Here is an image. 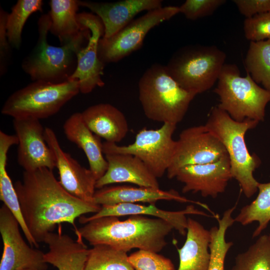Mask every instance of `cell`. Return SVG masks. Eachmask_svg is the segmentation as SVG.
Wrapping results in <instances>:
<instances>
[{"mask_svg":"<svg viewBox=\"0 0 270 270\" xmlns=\"http://www.w3.org/2000/svg\"><path fill=\"white\" fill-rule=\"evenodd\" d=\"M80 92L76 80L58 84L34 81L12 94L1 112L14 118H46L56 114Z\"/></svg>","mask_w":270,"mask_h":270,"instance_id":"obj_7","label":"cell"},{"mask_svg":"<svg viewBox=\"0 0 270 270\" xmlns=\"http://www.w3.org/2000/svg\"><path fill=\"white\" fill-rule=\"evenodd\" d=\"M101 20L104 30L103 38H110L134 20L138 13L162 7L160 0H124L112 2L78 0Z\"/></svg>","mask_w":270,"mask_h":270,"instance_id":"obj_17","label":"cell"},{"mask_svg":"<svg viewBox=\"0 0 270 270\" xmlns=\"http://www.w3.org/2000/svg\"><path fill=\"white\" fill-rule=\"evenodd\" d=\"M105 156L108 168L104 176L96 180V188L127 182L139 186L160 188L158 178L138 158L124 154H106Z\"/></svg>","mask_w":270,"mask_h":270,"instance_id":"obj_18","label":"cell"},{"mask_svg":"<svg viewBox=\"0 0 270 270\" xmlns=\"http://www.w3.org/2000/svg\"><path fill=\"white\" fill-rule=\"evenodd\" d=\"M173 229L163 220L132 215L124 220L114 216L96 218L75 233L92 246L106 245L126 253L134 248L158 252Z\"/></svg>","mask_w":270,"mask_h":270,"instance_id":"obj_2","label":"cell"},{"mask_svg":"<svg viewBox=\"0 0 270 270\" xmlns=\"http://www.w3.org/2000/svg\"><path fill=\"white\" fill-rule=\"evenodd\" d=\"M13 126L18 139L17 158L26 172L42 168L53 170L56 167L54 155L44 138V129L40 120L14 118Z\"/></svg>","mask_w":270,"mask_h":270,"instance_id":"obj_14","label":"cell"},{"mask_svg":"<svg viewBox=\"0 0 270 270\" xmlns=\"http://www.w3.org/2000/svg\"><path fill=\"white\" fill-rule=\"evenodd\" d=\"M42 0H18L8 14L6 32L10 46L18 48L22 43L23 28L29 16L33 13L42 10Z\"/></svg>","mask_w":270,"mask_h":270,"instance_id":"obj_31","label":"cell"},{"mask_svg":"<svg viewBox=\"0 0 270 270\" xmlns=\"http://www.w3.org/2000/svg\"><path fill=\"white\" fill-rule=\"evenodd\" d=\"M228 156L223 144L205 125L187 128L176 140L167 176L170 179L175 178L178 171L184 166L212 163Z\"/></svg>","mask_w":270,"mask_h":270,"instance_id":"obj_11","label":"cell"},{"mask_svg":"<svg viewBox=\"0 0 270 270\" xmlns=\"http://www.w3.org/2000/svg\"><path fill=\"white\" fill-rule=\"evenodd\" d=\"M186 236L183 246L178 248L180 262L177 270H208L210 260V230L188 218Z\"/></svg>","mask_w":270,"mask_h":270,"instance_id":"obj_24","label":"cell"},{"mask_svg":"<svg viewBox=\"0 0 270 270\" xmlns=\"http://www.w3.org/2000/svg\"><path fill=\"white\" fill-rule=\"evenodd\" d=\"M226 2L225 0H186L179 6L180 13L190 20L212 14Z\"/></svg>","mask_w":270,"mask_h":270,"instance_id":"obj_35","label":"cell"},{"mask_svg":"<svg viewBox=\"0 0 270 270\" xmlns=\"http://www.w3.org/2000/svg\"><path fill=\"white\" fill-rule=\"evenodd\" d=\"M258 122L246 119L242 122L234 120L218 106L213 107L206 126L222 142L229 157L232 178L238 182L246 198L252 196L258 190L259 182L254 172L260 164L259 158L251 154L245 141L247 131L256 126Z\"/></svg>","mask_w":270,"mask_h":270,"instance_id":"obj_4","label":"cell"},{"mask_svg":"<svg viewBox=\"0 0 270 270\" xmlns=\"http://www.w3.org/2000/svg\"><path fill=\"white\" fill-rule=\"evenodd\" d=\"M50 6V32L58 37L61 45L70 42L86 28L78 20V0H51Z\"/></svg>","mask_w":270,"mask_h":270,"instance_id":"obj_26","label":"cell"},{"mask_svg":"<svg viewBox=\"0 0 270 270\" xmlns=\"http://www.w3.org/2000/svg\"><path fill=\"white\" fill-rule=\"evenodd\" d=\"M8 13L2 7L0 10V74L6 72L10 54V44L6 32V20Z\"/></svg>","mask_w":270,"mask_h":270,"instance_id":"obj_36","label":"cell"},{"mask_svg":"<svg viewBox=\"0 0 270 270\" xmlns=\"http://www.w3.org/2000/svg\"><path fill=\"white\" fill-rule=\"evenodd\" d=\"M175 178L184 184L183 193L200 192L203 197L216 198L225 191L232 178L229 157L212 163L184 166Z\"/></svg>","mask_w":270,"mask_h":270,"instance_id":"obj_16","label":"cell"},{"mask_svg":"<svg viewBox=\"0 0 270 270\" xmlns=\"http://www.w3.org/2000/svg\"><path fill=\"white\" fill-rule=\"evenodd\" d=\"M269 238L270 239V234L268 235Z\"/></svg>","mask_w":270,"mask_h":270,"instance_id":"obj_39","label":"cell"},{"mask_svg":"<svg viewBox=\"0 0 270 270\" xmlns=\"http://www.w3.org/2000/svg\"><path fill=\"white\" fill-rule=\"evenodd\" d=\"M188 214H196L208 216L202 211L196 208L192 205H189L184 210L178 211H168L158 208L155 204L148 206L138 203H124L114 205L102 206L100 210L90 216H82L79 218V222L85 224L88 222L100 218L114 216L141 215L150 216L163 220L170 224L182 236L186 234Z\"/></svg>","mask_w":270,"mask_h":270,"instance_id":"obj_19","label":"cell"},{"mask_svg":"<svg viewBox=\"0 0 270 270\" xmlns=\"http://www.w3.org/2000/svg\"><path fill=\"white\" fill-rule=\"evenodd\" d=\"M38 25L37 42L23 60L22 70L33 81L58 84L70 80L76 67L77 54L86 46L90 35V30L86 28L70 42L56 46L50 44L48 42L50 26L48 14H44L39 18Z\"/></svg>","mask_w":270,"mask_h":270,"instance_id":"obj_3","label":"cell"},{"mask_svg":"<svg viewBox=\"0 0 270 270\" xmlns=\"http://www.w3.org/2000/svg\"><path fill=\"white\" fill-rule=\"evenodd\" d=\"M20 227L16 218L3 204L0 208V233L3 243L0 270H46L48 266L44 253L26 243Z\"/></svg>","mask_w":270,"mask_h":270,"instance_id":"obj_12","label":"cell"},{"mask_svg":"<svg viewBox=\"0 0 270 270\" xmlns=\"http://www.w3.org/2000/svg\"><path fill=\"white\" fill-rule=\"evenodd\" d=\"M230 270H270L268 236H261L246 251L238 254Z\"/></svg>","mask_w":270,"mask_h":270,"instance_id":"obj_32","label":"cell"},{"mask_svg":"<svg viewBox=\"0 0 270 270\" xmlns=\"http://www.w3.org/2000/svg\"><path fill=\"white\" fill-rule=\"evenodd\" d=\"M176 127V124L165 123L156 130L142 128L136 134L134 142L128 146L105 142L102 143L103 152L134 156L156 177L160 178L167 172L174 156L176 140L172 135Z\"/></svg>","mask_w":270,"mask_h":270,"instance_id":"obj_9","label":"cell"},{"mask_svg":"<svg viewBox=\"0 0 270 270\" xmlns=\"http://www.w3.org/2000/svg\"><path fill=\"white\" fill-rule=\"evenodd\" d=\"M58 232H51L44 242L48 250L44 254V261L58 270H84L89 249L83 238L77 236L76 240L62 233L61 226Z\"/></svg>","mask_w":270,"mask_h":270,"instance_id":"obj_21","label":"cell"},{"mask_svg":"<svg viewBox=\"0 0 270 270\" xmlns=\"http://www.w3.org/2000/svg\"><path fill=\"white\" fill-rule=\"evenodd\" d=\"M235 208L236 206H233L226 210L221 218L218 216L216 218L218 226L210 230V260L208 270H224L225 258L233 244L232 242L226 240V234L227 230L235 222L232 216Z\"/></svg>","mask_w":270,"mask_h":270,"instance_id":"obj_28","label":"cell"},{"mask_svg":"<svg viewBox=\"0 0 270 270\" xmlns=\"http://www.w3.org/2000/svg\"><path fill=\"white\" fill-rule=\"evenodd\" d=\"M217 82L214 92L220 98L218 106L234 120H264L270 90L260 86L248 72L241 76L236 65L224 64Z\"/></svg>","mask_w":270,"mask_h":270,"instance_id":"obj_6","label":"cell"},{"mask_svg":"<svg viewBox=\"0 0 270 270\" xmlns=\"http://www.w3.org/2000/svg\"><path fill=\"white\" fill-rule=\"evenodd\" d=\"M14 186L25 223L38 244L63 222L71 224L75 232L78 218L95 214L101 208L70 194L56 179L53 170L46 168L24 171L22 180L16 181Z\"/></svg>","mask_w":270,"mask_h":270,"instance_id":"obj_1","label":"cell"},{"mask_svg":"<svg viewBox=\"0 0 270 270\" xmlns=\"http://www.w3.org/2000/svg\"><path fill=\"white\" fill-rule=\"evenodd\" d=\"M240 12L246 17L270 12V0H234Z\"/></svg>","mask_w":270,"mask_h":270,"instance_id":"obj_37","label":"cell"},{"mask_svg":"<svg viewBox=\"0 0 270 270\" xmlns=\"http://www.w3.org/2000/svg\"><path fill=\"white\" fill-rule=\"evenodd\" d=\"M244 32L246 38L250 42L270 40V12L246 18Z\"/></svg>","mask_w":270,"mask_h":270,"instance_id":"obj_34","label":"cell"},{"mask_svg":"<svg viewBox=\"0 0 270 270\" xmlns=\"http://www.w3.org/2000/svg\"><path fill=\"white\" fill-rule=\"evenodd\" d=\"M226 58L225 52L215 46H188L176 52L166 66L182 88L197 95L218 81Z\"/></svg>","mask_w":270,"mask_h":270,"instance_id":"obj_8","label":"cell"},{"mask_svg":"<svg viewBox=\"0 0 270 270\" xmlns=\"http://www.w3.org/2000/svg\"><path fill=\"white\" fill-rule=\"evenodd\" d=\"M44 138L54 155L62 186L74 196L94 202L96 179L92 172L82 166L70 154L62 150L52 128H45Z\"/></svg>","mask_w":270,"mask_h":270,"instance_id":"obj_15","label":"cell"},{"mask_svg":"<svg viewBox=\"0 0 270 270\" xmlns=\"http://www.w3.org/2000/svg\"><path fill=\"white\" fill-rule=\"evenodd\" d=\"M94 202L100 206L124 203L148 202L155 204L161 200H174L180 202H192L203 208L205 204L182 196L174 190H163L160 188L130 186H104L95 192Z\"/></svg>","mask_w":270,"mask_h":270,"instance_id":"obj_20","label":"cell"},{"mask_svg":"<svg viewBox=\"0 0 270 270\" xmlns=\"http://www.w3.org/2000/svg\"><path fill=\"white\" fill-rule=\"evenodd\" d=\"M63 128L67 138L83 150L88 160L89 169L96 180L100 179L108 166V162L103 156L100 138L88 128L80 112L72 114L64 123Z\"/></svg>","mask_w":270,"mask_h":270,"instance_id":"obj_22","label":"cell"},{"mask_svg":"<svg viewBox=\"0 0 270 270\" xmlns=\"http://www.w3.org/2000/svg\"><path fill=\"white\" fill-rule=\"evenodd\" d=\"M258 188V193L256 199L243 206L234 218L235 222L242 226L258 222L252 238L258 236L270 222V182H259Z\"/></svg>","mask_w":270,"mask_h":270,"instance_id":"obj_27","label":"cell"},{"mask_svg":"<svg viewBox=\"0 0 270 270\" xmlns=\"http://www.w3.org/2000/svg\"><path fill=\"white\" fill-rule=\"evenodd\" d=\"M244 64L253 80L270 90V40L250 42Z\"/></svg>","mask_w":270,"mask_h":270,"instance_id":"obj_29","label":"cell"},{"mask_svg":"<svg viewBox=\"0 0 270 270\" xmlns=\"http://www.w3.org/2000/svg\"><path fill=\"white\" fill-rule=\"evenodd\" d=\"M128 260L135 270H175L170 259L153 252L139 250Z\"/></svg>","mask_w":270,"mask_h":270,"instance_id":"obj_33","label":"cell"},{"mask_svg":"<svg viewBox=\"0 0 270 270\" xmlns=\"http://www.w3.org/2000/svg\"><path fill=\"white\" fill-rule=\"evenodd\" d=\"M29 270V269H22V270Z\"/></svg>","mask_w":270,"mask_h":270,"instance_id":"obj_38","label":"cell"},{"mask_svg":"<svg viewBox=\"0 0 270 270\" xmlns=\"http://www.w3.org/2000/svg\"><path fill=\"white\" fill-rule=\"evenodd\" d=\"M18 144L16 135L0 131V200L17 220L29 244L38 248L39 244L33 238L25 223L14 184L6 168L8 150L12 146Z\"/></svg>","mask_w":270,"mask_h":270,"instance_id":"obj_25","label":"cell"},{"mask_svg":"<svg viewBox=\"0 0 270 270\" xmlns=\"http://www.w3.org/2000/svg\"><path fill=\"white\" fill-rule=\"evenodd\" d=\"M139 100L149 119L177 124L184 118L196 95L182 88L166 66L156 64L144 73L138 82Z\"/></svg>","mask_w":270,"mask_h":270,"instance_id":"obj_5","label":"cell"},{"mask_svg":"<svg viewBox=\"0 0 270 270\" xmlns=\"http://www.w3.org/2000/svg\"><path fill=\"white\" fill-rule=\"evenodd\" d=\"M180 13L179 6H166L148 11L133 20L112 36L101 38L98 55L104 64L116 62L140 48L148 32Z\"/></svg>","mask_w":270,"mask_h":270,"instance_id":"obj_10","label":"cell"},{"mask_svg":"<svg viewBox=\"0 0 270 270\" xmlns=\"http://www.w3.org/2000/svg\"><path fill=\"white\" fill-rule=\"evenodd\" d=\"M88 128L106 142L117 144L128 131V122L124 114L114 106L101 103L89 106L82 113Z\"/></svg>","mask_w":270,"mask_h":270,"instance_id":"obj_23","label":"cell"},{"mask_svg":"<svg viewBox=\"0 0 270 270\" xmlns=\"http://www.w3.org/2000/svg\"><path fill=\"white\" fill-rule=\"evenodd\" d=\"M84 270H135L127 253L106 245L89 249Z\"/></svg>","mask_w":270,"mask_h":270,"instance_id":"obj_30","label":"cell"},{"mask_svg":"<svg viewBox=\"0 0 270 270\" xmlns=\"http://www.w3.org/2000/svg\"><path fill=\"white\" fill-rule=\"evenodd\" d=\"M78 20L82 26L90 30V35L86 46L77 54L76 67L70 80H78L80 92L86 94L96 86L104 85L102 76L105 64L98 55V42L103 37L104 30L100 19L92 14H78Z\"/></svg>","mask_w":270,"mask_h":270,"instance_id":"obj_13","label":"cell"}]
</instances>
